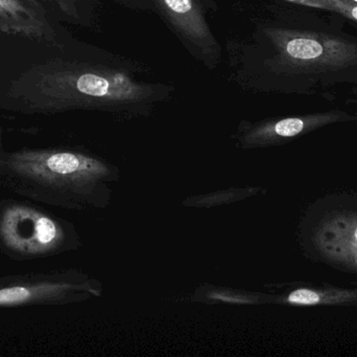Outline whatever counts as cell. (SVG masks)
<instances>
[{"mask_svg": "<svg viewBox=\"0 0 357 357\" xmlns=\"http://www.w3.org/2000/svg\"><path fill=\"white\" fill-rule=\"evenodd\" d=\"M333 12L340 13L352 20L357 21V3L351 0H333Z\"/></svg>", "mask_w": 357, "mask_h": 357, "instance_id": "obj_11", "label": "cell"}, {"mask_svg": "<svg viewBox=\"0 0 357 357\" xmlns=\"http://www.w3.org/2000/svg\"><path fill=\"white\" fill-rule=\"evenodd\" d=\"M0 33L60 46V34L40 0H0Z\"/></svg>", "mask_w": 357, "mask_h": 357, "instance_id": "obj_7", "label": "cell"}, {"mask_svg": "<svg viewBox=\"0 0 357 357\" xmlns=\"http://www.w3.org/2000/svg\"><path fill=\"white\" fill-rule=\"evenodd\" d=\"M149 1L195 60L209 69L218 66L222 52L208 22L211 0Z\"/></svg>", "mask_w": 357, "mask_h": 357, "instance_id": "obj_4", "label": "cell"}, {"mask_svg": "<svg viewBox=\"0 0 357 357\" xmlns=\"http://www.w3.org/2000/svg\"><path fill=\"white\" fill-rule=\"evenodd\" d=\"M285 1L312 6V8H322V10H333V0H285Z\"/></svg>", "mask_w": 357, "mask_h": 357, "instance_id": "obj_12", "label": "cell"}, {"mask_svg": "<svg viewBox=\"0 0 357 357\" xmlns=\"http://www.w3.org/2000/svg\"><path fill=\"white\" fill-rule=\"evenodd\" d=\"M3 148V143H2V130L1 126H0V150H2Z\"/></svg>", "mask_w": 357, "mask_h": 357, "instance_id": "obj_14", "label": "cell"}, {"mask_svg": "<svg viewBox=\"0 0 357 357\" xmlns=\"http://www.w3.org/2000/svg\"><path fill=\"white\" fill-rule=\"evenodd\" d=\"M312 245L331 263L357 270V212L327 214L312 233Z\"/></svg>", "mask_w": 357, "mask_h": 357, "instance_id": "obj_6", "label": "cell"}, {"mask_svg": "<svg viewBox=\"0 0 357 357\" xmlns=\"http://www.w3.org/2000/svg\"><path fill=\"white\" fill-rule=\"evenodd\" d=\"M340 113H325V115H308V117H287L276 122H270L264 127L255 130L258 138H291L321 126L327 125L341 119Z\"/></svg>", "mask_w": 357, "mask_h": 357, "instance_id": "obj_8", "label": "cell"}, {"mask_svg": "<svg viewBox=\"0 0 357 357\" xmlns=\"http://www.w3.org/2000/svg\"><path fill=\"white\" fill-rule=\"evenodd\" d=\"M144 73L137 62L100 50L86 60L54 59L33 65L10 82L8 96L31 115L146 110L172 98L173 85L149 81Z\"/></svg>", "mask_w": 357, "mask_h": 357, "instance_id": "obj_1", "label": "cell"}, {"mask_svg": "<svg viewBox=\"0 0 357 357\" xmlns=\"http://www.w3.org/2000/svg\"><path fill=\"white\" fill-rule=\"evenodd\" d=\"M100 171L93 159L71 149L0 150V188L43 205H79L86 187Z\"/></svg>", "mask_w": 357, "mask_h": 357, "instance_id": "obj_2", "label": "cell"}, {"mask_svg": "<svg viewBox=\"0 0 357 357\" xmlns=\"http://www.w3.org/2000/svg\"><path fill=\"white\" fill-rule=\"evenodd\" d=\"M56 8L70 22L85 24L88 21L82 0H40Z\"/></svg>", "mask_w": 357, "mask_h": 357, "instance_id": "obj_10", "label": "cell"}, {"mask_svg": "<svg viewBox=\"0 0 357 357\" xmlns=\"http://www.w3.org/2000/svg\"><path fill=\"white\" fill-rule=\"evenodd\" d=\"M351 1L356 2L357 3V0H351Z\"/></svg>", "mask_w": 357, "mask_h": 357, "instance_id": "obj_15", "label": "cell"}, {"mask_svg": "<svg viewBox=\"0 0 357 357\" xmlns=\"http://www.w3.org/2000/svg\"><path fill=\"white\" fill-rule=\"evenodd\" d=\"M285 300L300 306L354 304L357 303V289H299L289 293Z\"/></svg>", "mask_w": 357, "mask_h": 357, "instance_id": "obj_9", "label": "cell"}, {"mask_svg": "<svg viewBox=\"0 0 357 357\" xmlns=\"http://www.w3.org/2000/svg\"><path fill=\"white\" fill-rule=\"evenodd\" d=\"M81 291L70 272H38L0 277V309L45 307L73 301Z\"/></svg>", "mask_w": 357, "mask_h": 357, "instance_id": "obj_5", "label": "cell"}, {"mask_svg": "<svg viewBox=\"0 0 357 357\" xmlns=\"http://www.w3.org/2000/svg\"><path fill=\"white\" fill-rule=\"evenodd\" d=\"M70 226L29 199H0V253L13 261L45 259L73 247Z\"/></svg>", "mask_w": 357, "mask_h": 357, "instance_id": "obj_3", "label": "cell"}, {"mask_svg": "<svg viewBox=\"0 0 357 357\" xmlns=\"http://www.w3.org/2000/svg\"><path fill=\"white\" fill-rule=\"evenodd\" d=\"M119 2L121 6L127 8H134V10H149L153 8L152 4L149 0H114Z\"/></svg>", "mask_w": 357, "mask_h": 357, "instance_id": "obj_13", "label": "cell"}]
</instances>
